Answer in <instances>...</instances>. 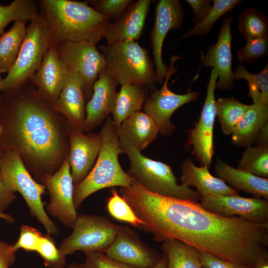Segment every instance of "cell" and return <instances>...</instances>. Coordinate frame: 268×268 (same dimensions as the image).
Here are the masks:
<instances>
[{"label": "cell", "mask_w": 268, "mask_h": 268, "mask_svg": "<svg viewBox=\"0 0 268 268\" xmlns=\"http://www.w3.org/2000/svg\"><path fill=\"white\" fill-rule=\"evenodd\" d=\"M123 197L143 222L139 229L152 234L156 241L176 239L222 260L250 266L268 257V223L221 216L199 202L161 196L136 182Z\"/></svg>", "instance_id": "6da1fadb"}, {"label": "cell", "mask_w": 268, "mask_h": 268, "mask_svg": "<svg viewBox=\"0 0 268 268\" xmlns=\"http://www.w3.org/2000/svg\"><path fill=\"white\" fill-rule=\"evenodd\" d=\"M0 146L17 151L41 183L55 173L69 151L67 118L46 102L30 80L0 97Z\"/></svg>", "instance_id": "7a4b0ae2"}, {"label": "cell", "mask_w": 268, "mask_h": 268, "mask_svg": "<svg viewBox=\"0 0 268 268\" xmlns=\"http://www.w3.org/2000/svg\"><path fill=\"white\" fill-rule=\"evenodd\" d=\"M37 5L55 44L85 41L97 46L112 22L87 1L39 0Z\"/></svg>", "instance_id": "3957f363"}, {"label": "cell", "mask_w": 268, "mask_h": 268, "mask_svg": "<svg viewBox=\"0 0 268 268\" xmlns=\"http://www.w3.org/2000/svg\"><path fill=\"white\" fill-rule=\"evenodd\" d=\"M99 133L102 144L95 163L87 176L74 186L73 200L76 209L93 193L106 188L128 187L133 181L120 164L119 155L124 152L111 117L107 119Z\"/></svg>", "instance_id": "277c9868"}, {"label": "cell", "mask_w": 268, "mask_h": 268, "mask_svg": "<svg viewBox=\"0 0 268 268\" xmlns=\"http://www.w3.org/2000/svg\"><path fill=\"white\" fill-rule=\"evenodd\" d=\"M119 138L130 166L127 173L149 191L163 196L199 202L200 194L190 187L179 185L171 167L168 164L145 156L134 146L130 137L120 128Z\"/></svg>", "instance_id": "5b68a950"}, {"label": "cell", "mask_w": 268, "mask_h": 268, "mask_svg": "<svg viewBox=\"0 0 268 268\" xmlns=\"http://www.w3.org/2000/svg\"><path fill=\"white\" fill-rule=\"evenodd\" d=\"M106 68L120 85L130 83L143 85L151 91L157 83L153 63L148 50L136 41L128 39L112 44L100 45Z\"/></svg>", "instance_id": "8992f818"}, {"label": "cell", "mask_w": 268, "mask_h": 268, "mask_svg": "<svg viewBox=\"0 0 268 268\" xmlns=\"http://www.w3.org/2000/svg\"><path fill=\"white\" fill-rule=\"evenodd\" d=\"M0 175L6 188L18 192L24 199L32 217L43 225L48 234L58 235L60 229L51 219L44 208L42 196L46 188L36 182L25 167L19 154L13 150H2Z\"/></svg>", "instance_id": "52a82bcc"}, {"label": "cell", "mask_w": 268, "mask_h": 268, "mask_svg": "<svg viewBox=\"0 0 268 268\" xmlns=\"http://www.w3.org/2000/svg\"><path fill=\"white\" fill-rule=\"evenodd\" d=\"M26 30L17 58L2 79V91L15 89L28 81L53 42L47 24L39 15L30 21Z\"/></svg>", "instance_id": "ba28073f"}, {"label": "cell", "mask_w": 268, "mask_h": 268, "mask_svg": "<svg viewBox=\"0 0 268 268\" xmlns=\"http://www.w3.org/2000/svg\"><path fill=\"white\" fill-rule=\"evenodd\" d=\"M120 227L104 216L77 214L72 233L58 248L66 256L77 251L104 253Z\"/></svg>", "instance_id": "9c48e42d"}, {"label": "cell", "mask_w": 268, "mask_h": 268, "mask_svg": "<svg viewBox=\"0 0 268 268\" xmlns=\"http://www.w3.org/2000/svg\"><path fill=\"white\" fill-rule=\"evenodd\" d=\"M55 45L60 60L70 70L80 76L87 102L92 96L93 86L99 73L106 68L103 55L96 45L88 41L66 42Z\"/></svg>", "instance_id": "30bf717a"}, {"label": "cell", "mask_w": 268, "mask_h": 268, "mask_svg": "<svg viewBox=\"0 0 268 268\" xmlns=\"http://www.w3.org/2000/svg\"><path fill=\"white\" fill-rule=\"evenodd\" d=\"M178 58L176 56L171 57L169 72L162 87L151 91L142 106L143 112L151 117L156 124L158 134L164 136L170 135L175 131V126L170 120L174 112L184 104L195 101L199 96V92H192L191 89L185 94H179L169 88L168 80L177 71L174 64Z\"/></svg>", "instance_id": "8fae6325"}, {"label": "cell", "mask_w": 268, "mask_h": 268, "mask_svg": "<svg viewBox=\"0 0 268 268\" xmlns=\"http://www.w3.org/2000/svg\"><path fill=\"white\" fill-rule=\"evenodd\" d=\"M41 183L48 191L50 198L47 211L64 226L73 229L77 213L73 203L74 185L68 159L55 173L44 177Z\"/></svg>", "instance_id": "7c38bea8"}, {"label": "cell", "mask_w": 268, "mask_h": 268, "mask_svg": "<svg viewBox=\"0 0 268 268\" xmlns=\"http://www.w3.org/2000/svg\"><path fill=\"white\" fill-rule=\"evenodd\" d=\"M218 78L217 71L212 68L207 84L206 96L200 117L195 127L189 132L187 146L193 147V154L201 165L208 169L214 153L213 127L216 116L214 90Z\"/></svg>", "instance_id": "4fadbf2b"}, {"label": "cell", "mask_w": 268, "mask_h": 268, "mask_svg": "<svg viewBox=\"0 0 268 268\" xmlns=\"http://www.w3.org/2000/svg\"><path fill=\"white\" fill-rule=\"evenodd\" d=\"M104 253L114 260L135 268H152L161 256L128 225L121 226L114 241Z\"/></svg>", "instance_id": "5bb4252c"}, {"label": "cell", "mask_w": 268, "mask_h": 268, "mask_svg": "<svg viewBox=\"0 0 268 268\" xmlns=\"http://www.w3.org/2000/svg\"><path fill=\"white\" fill-rule=\"evenodd\" d=\"M183 19V9L179 0H160L157 2L154 25L149 36L157 83L159 84H163L169 70V67L166 65L162 60L164 40L169 31L181 26Z\"/></svg>", "instance_id": "9a60e30c"}, {"label": "cell", "mask_w": 268, "mask_h": 268, "mask_svg": "<svg viewBox=\"0 0 268 268\" xmlns=\"http://www.w3.org/2000/svg\"><path fill=\"white\" fill-rule=\"evenodd\" d=\"M200 204L204 209L225 217H238L257 223H268V201L263 198H245L239 195L209 196Z\"/></svg>", "instance_id": "2e32d148"}, {"label": "cell", "mask_w": 268, "mask_h": 268, "mask_svg": "<svg viewBox=\"0 0 268 268\" xmlns=\"http://www.w3.org/2000/svg\"><path fill=\"white\" fill-rule=\"evenodd\" d=\"M69 151L68 161L74 186L81 182L89 174L100 151V133H85L68 124Z\"/></svg>", "instance_id": "e0dca14e"}, {"label": "cell", "mask_w": 268, "mask_h": 268, "mask_svg": "<svg viewBox=\"0 0 268 268\" xmlns=\"http://www.w3.org/2000/svg\"><path fill=\"white\" fill-rule=\"evenodd\" d=\"M118 84L106 68L99 73L93 86L92 96L86 104L83 132H91L112 114L118 94Z\"/></svg>", "instance_id": "ac0fdd59"}, {"label": "cell", "mask_w": 268, "mask_h": 268, "mask_svg": "<svg viewBox=\"0 0 268 268\" xmlns=\"http://www.w3.org/2000/svg\"><path fill=\"white\" fill-rule=\"evenodd\" d=\"M69 69L59 58L52 43L30 81L40 96L48 103L56 104Z\"/></svg>", "instance_id": "d6986e66"}, {"label": "cell", "mask_w": 268, "mask_h": 268, "mask_svg": "<svg viewBox=\"0 0 268 268\" xmlns=\"http://www.w3.org/2000/svg\"><path fill=\"white\" fill-rule=\"evenodd\" d=\"M233 19L232 16L224 18L216 43L210 46L206 54L201 57L203 66L216 70L218 80L216 88L220 90L231 89L233 86L234 72L232 69L231 46Z\"/></svg>", "instance_id": "ffe728a7"}, {"label": "cell", "mask_w": 268, "mask_h": 268, "mask_svg": "<svg viewBox=\"0 0 268 268\" xmlns=\"http://www.w3.org/2000/svg\"><path fill=\"white\" fill-rule=\"evenodd\" d=\"M150 3V0H132L106 30L103 38L107 44L128 39L137 40L142 34Z\"/></svg>", "instance_id": "44dd1931"}, {"label": "cell", "mask_w": 268, "mask_h": 268, "mask_svg": "<svg viewBox=\"0 0 268 268\" xmlns=\"http://www.w3.org/2000/svg\"><path fill=\"white\" fill-rule=\"evenodd\" d=\"M86 104L82 80L78 74L69 70L54 107L67 118L69 125L82 131Z\"/></svg>", "instance_id": "7402d4cb"}, {"label": "cell", "mask_w": 268, "mask_h": 268, "mask_svg": "<svg viewBox=\"0 0 268 268\" xmlns=\"http://www.w3.org/2000/svg\"><path fill=\"white\" fill-rule=\"evenodd\" d=\"M181 185L195 186L202 198L209 196L239 195L237 190L231 188L220 179L212 176L205 166H196L187 158L180 166Z\"/></svg>", "instance_id": "603a6c76"}, {"label": "cell", "mask_w": 268, "mask_h": 268, "mask_svg": "<svg viewBox=\"0 0 268 268\" xmlns=\"http://www.w3.org/2000/svg\"><path fill=\"white\" fill-rule=\"evenodd\" d=\"M217 178L231 188L251 194L254 198L268 200V179L233 168L217 158L215 166Z\"/></svg>", "instance_id": "cb8c5ba5"}, {"label": "cell", "mask_w": 268, "mask_h": 268, "mask_svg": "<svg viewBox=\"0 0 268 268\" xmlns=\"http://www.w3.org/2000/svg\"><path fill=\"white\" fill-rule=\"evenodd\" d=\"M268 120V105L260 103L250 105L231 134L232 142L238 146L251 145Z\"/></svg>", "instance_id": "d4e9b609"}, {"label": "cell", "mask_w": 268, "mask_h": 268, "mask_svg": "<svg viewBox=\"0 0 268 268\" xmlns=\"http://www.w3.org/2000/svg\"><path fill=\"white\" fill-rule=\"evenodd\" d=\"M149 91V88L139 84L121 85L112 112V118L117 129L127 118L141 110Z\"/></svg>", "instance_id": "484cf974"}, {"label": "cell", "mask_w": 268, "mask_h": 268, "mask_svg": "<svg viewBox=\"0 0 268 268\" xmlns=\"http://www.w3.org/2000/svg\"><path fill=\"white\" fill-rule=\"evenodd\" d=\"M120 129L130 137L134 147L140 152L145 149L158 134V129L154 121L141 111L127 118Z\"/></svg>", "instance_id": "4316f807"}, {"label": "cell", "mask_w": 268, "mask_h": 268, "mask_svg": "<svg viewBox=\"0 0 268 268\" xmlns=\"http://www.w3.org/2000/svg\"><path fill=\"white\" fill-rule=\"evenodd\" d=\"M162 242L161 249L167 257L168 268H204L195 248L176 239Z\"/></svg>", "instance_id": "83f0119b"}, {"label": "cell", "mask_w": 268, "mask_h": 268, "mask_svg": "<svg viewBox=\"0 0 268 268\" xmlns=\"http://www.w3.org/2000/svg\"><path fill=\"white\" fill-rule=\"evenodd\" d=\"M26 22L15 21L13 26L0 37V67L8 72L13 66L26 35Z\"/></svg>", "instance_id": "f1b7e54d"}, {"label": "cell", "mask_w": 268, "mask_h": 268, "mask_svg": "<svg viewBox=\"0 0 268 268\" xmlns=\"http://www.w3.org/2000/svg\"><path fill=\"white\" fill-rule=\"evenodd\" d=\"M249 106L234 97L220 98L216 101V116L224 134H231Z\"/></svg>", "instance_id": "f546056e"}, {"label": "cell", "mask_w": 268, "mask_h": 268, "mask_svg": "<svg viewBox=\"0 0 268 268\" xmlns=\"http://www.w3.org/2000/svg\"><path fill=\"white\" fill-rule=\"evenodd\" d=\"M38 15L37 1L14 0L7 5L0 4V34L11 21H31Z\"/></svg>", "instance_id": "4dcf8cb0"}, {"label": "cell", "mask_w": 268, "mask_h": 268, "mask_svg": "<svg viewBox=\"0 0 268 268\" xmlns=\"http://www.w3.org/2000/svg\"><path fill=\"white\" fill-rule=\"evenodd\" d=\"M234 78L247 80L249 88V97L252 99L254 104L262 103L268 105V64L262 71L256 74L249 72L243 65H238Z\"/></svg>", "instance_id": "1f68e13d"}, {"label": "cell", "mask_w": 268, "mask_h": 268, "mask_svg": "<svg viewBox=\"0 0 268 268\" xmlns=\"http://www.w3.org/2000/svg\"><path fill=\"white\" fill-rule=\"evenodd\" d=\"M237 169L265 178H268V145L247 147Z\"/></svg>", "instance_id": "d6a6232c"}, {"label": "cell", "mask_w": 268, "mask_h": 268, "mask_svg": "<svg viewBox=\"0 0 268 268\" xmlns=\"http://www.w3.org/2000/svg\"><path fill=\"white\" fill-rule=\"evenodd\" d=\"M238 21L239 29L246 40L268 37L267 18L255 8L249 7L243 10L239 15Z\"/></svg>", "instance_id": "836d02e7"}, {"label": "cell", "mask_w": 268, "mask_h": 268, "mask_svg": "<svg viewBox=\"0 0 268 268\" xmlns=\"http://www.w3.org/2000/svg\"><path fill=\"white\" fill-rule=\"evenodd\" d=\"M240 0H214L209 12L200 23L188 32L184 34L181 39L192 35L204 36L208 34L214 23L225 13L233 9L242 2Z\"/></svg>", "instance_id": "e575fe53"}, {"label": "cell", "mask_w": 268, "mask_h": 268, "mask_svg": "<svg viewBox=\"0 0 268 268\" xmlns=\"http://www.w3.org/2000/svg\"><path fill=\"white\" fill-rule=\"evenodd\" d=\"M106 207L110 215L118 221L138 229L143 225L128 202L114 187L111 189V196L107 200Z\"/></svg>", "instance_id": "d590c367"}, {"label": "cell", "mask_w": 268, "mask_h": 268, "mask_svg": "<svg viewBox=\"0 0 268 268\" xmlns=\"http://www.w3.org/2000/svg\"><path fill=\"white\" fill-rule=\"evenodd\" d=\"M49 268H66V256L56 245L54 239L49 234L43 235L36 252Z\"/></svg>", "instance_id": "8d00e7d4"}, {"label": "cell", "mask_w": 268, "mask_h": 268, "mask_svg": "<svg viewBox=\"0 0 268 268\" xmlns=\"http://www.w3.org/2000/svg\"><path fill=\"white\" fill-rule=\"evenodd\" d=\"M268 48V37L249 39L245 46L237 51V56L241 62L254 63L266 55Z\"/></svg>", "instance_id": "74e56055"}, {"label": "cell", "mask_w": 268, "mask_h": 268, "mask_svg": "<svg viewBox=\"0 0 268 268\" xmlns=\"http://www.w3.org/2000/svg\"><path fill=\"white\" fill-rule=\"evenodd\" d=\"M133 0H92L87 2L95 11L115 20Z\"/></svg>", "instance_id": "f35d334b"}, {"label": "cell", "mask_w": 268, "mask_h": 268, "mask_svg": "<svg viewBox=\"0 0 268 268\" xmlns=\"http://www.w3.org/2000/svg\"><path fill=\"white\" fill-rule=\"evenodd\" d=\"M42 236V233L38 229L23 225L20 227L19 238L13 245V249L15 252L19 249H23L27 252H36Z\"/></svg>", "instance_id": "ab89813d"}, {"label": "cell", "mask_w": 268, "mask_h": 268, "mask_svg": "<svg viewBox=\"0 0 268 268\" xmlns=\"http://www.w3.org/2000/svg\"><path fill=\"white\" fill-rule=\"evenodd\" d=\"M85 259L81 268H135L114 260L103 252H84Z\"/></svg>", "instance_id": "60d3db41"}, {"label": "cell", "mask_w": 268, "mask_h": 268, "mask_svg": "<svg viewBox=\"0 0 268 268\" xmlns=\"http://www.w3.org/2000/svg\"><path fill=\"white\" fill-rule=\"evenodd\" d=\"M204 268H252V266L222 260L208 253L199 251Z\"/></svg>", "instance_id": "b9f144b4"}, {"label": "cell", "mask_w": 268, "mask_h": 268, "mask_svg": "<svg viewBox=\"0 0 268 268\" xmlns=\"http://www.w3.org/2000/svg\"><path fill=\"white\" fill-rule=\"evenodd\" d=\"M186 1L193 10V22L195 25L203 20L212 7V4L209 0H187Z\"/></svg>", "instance_id": "7bdbcfd3"}, {"label": "cell", "mask_w": 268, "mask_h": 268, "mask_svg": "<svg viewBox=\"0 0 268 268\" xmlns=\"http://www.w3.org/2000/svg\"><path fill=\"white\" fill-rule=\"evenodd\" d=\"M13 245L0 240V268H10L16 259Z\"/></svg>", "instance_id": "ee69618b"}, {"label": "cell", "mask_w": 268, "mask_h": 268, "mask_svg": "<svg viewBox=\"0 0 268 268\" xmlns=\"http://www.w3.org/2000/svg\"><path fill=\"white\" fill-rule=\"evenodd\" d=\"M16 197L15 193L6 188L0 175V210L3 212L6 210Z\"/></svg>", "instance_id": "f6af8a7d"}, {"label": "cell", "mask_w": 268, "mask_h": 268, "mask_svg": "<svg viewBox=\"0 0 268 268\" xmlns=\"http://www.w3.org/2000/svg\"><path fill=\"white\" fill-rule=\"evenodd\" d=\"M255 141L258 145H268V123L263 127Z\"/></svg>", "instance_id": "bcb514c9"}, {"label": "cell", "mask_w": 268, "mask_h": 268, "mask_svg": "<svg viewBox=\"0 0 268 268\" xmlns=\"http://www.w3.org/2000/svg\"><path fill=\"white\" fill-rule=\"evenodd\" d=\"M252 268H268V257L262 258L258 260Z\"/></svg>", "instance_id": "7dc6e473"}, {"label": "cell", "mask_w": 268, "mask_h": 268, "mask_svg": "<svg viewBox=\"0 0 268 268\" xmlns=\"http://www.w3.org/2000/svg\"><path fill=\"white\" fill-rule=\"evenodd\" d=\"M152 268H168L167 257L163 253L158 263Z\"/></svg>", "instance_id": "c3c4849f"}, {"label": "cell", "mask_w": 268, "mask_h": 268, "mask_svg": "<svg viewBox=\"0 0 268 268\" xmlns=\"http://www.w3.org/2000/svg\"><path fill=\"white\" fill-rule=\"evenodd\" d=\"M0 218L4 219L9 223H13L15 221V218L13 216L7 213H5L1 210H0Z\"/></svg>", "instance_id": "681fc988"}, {"label": "cell", "mask_w": 268, "mask_h": 268, "mask_svg": "<svg viewBox=\"0 0 268 268\" xmlns=\"http://www.w3.org/2000/svg\"><path fill=\"white\" fill-rule=\"evenodd\" d=\"M66 268H81L79 264L75 262H73L66 266Z\"/></svg>", "instance_id": "f907efd6"}, {"label": "cell", "mask_w": 268, "mask_h": 268, "mask_svg": "<svg viewBox=\"0 0 268 268\" xmlns=\"http://www.w3.org/2000/svg\"><path fill=\"white\" fill-rule=\"evenodd\" d=\"M1 73H3L2 72V71L0 67V93L1 92H2V78H1Z\"/></svg>", "instance_id": "816d5d0a"}, {"label": "cell", "mask_w": 268, "mask_h": 268, "mask_svg": "<svg viewBox=\"0 0 268 268\" xmlns=\"http://www.w3.org/2000/svg\"><path fill=\"white\" fill-rule=\"evenodd\" d=\"M1 155H2V150H1V148L0 146V159H1Z\"/></svg>", "instance_id": "f5cc1de1"}]
</instances>
